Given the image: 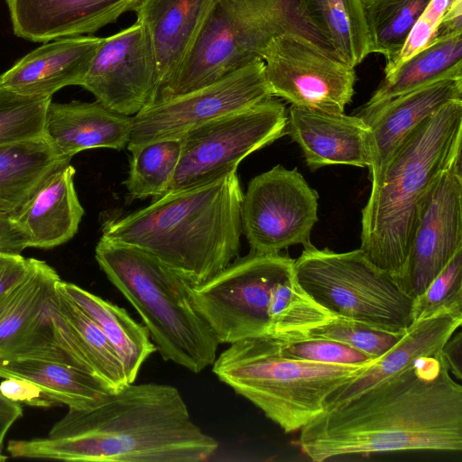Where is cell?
<instances>
[{"label":"cell","instance_id":"2e32d148","mask_svg":"<svg viewBox=\"0 0 462 462\" xmlns=\"http://www.w3.org/2000/svg\"><path fill=\"white\" fill-rule=\"evenodd\" d=\"M462 99V76L448 77L391 98L355 116L369 128V176L374 183L403 140L445 104Z\"/></svg>","mask_w":462,"mask_h":462},{"label":"cell","instance_id":"83f0119b","mask_svg":"<svg viewBox=\"0 0 462 462\" xmlns=\"http://www.w3.org/2000/svg\"><path fill=\"white\" fill-rule=\"evenodd\" d=\"M0 377L32 382L69 409H87L114 392L97 375L55 362L0 358Z\"/></svg>","mask_w":462,"mask_h":462},{"label":"cell","instance_id":"484cf974","mask_svg":"<svg viewBox=\"0 0 462 462\" xmlns=\"http://www.w3.org/2000/svg\"><path fill=\"white\" fill-rule=\"evenodd\" d=\"M56 291L57 287L37 317L0 358L60 363L97 376L82 345L58 307Z\"/></svg>","mask_w":462,"mask_h":462},{"label":"cell","instance_id":"f6af8a7d","mask_svg":"<svg viewBox=\"0 0 462 462\" xmlns=\"http://www.w3.org/2000/svg\"><path fill=\"white\" fill-rule=\"evenodd\" d=\"M7 457L3 456L2 453H0V461H5Z\"/></svg>","mask_w":462,"mask_h":462},{"label":"cell","instance_id":"ba28073f","mask_svg":"<svg viewBox=\"0 0 462 462\" xmlns=\"http://www.w3.org/2000/svg\"><path fill=\"white\" fill-rule=\"evenodd\" d=\"M291 19L288 0H210L191 48L154 102L199 89L262 60L273 38L294 34Z\"/></svg>","mask_w":462,"mask_h":462},{"label":"cell","instance_id":"ee69618b","mask_svg":"<svg viewBox=\"0 0 462 462\" xmlns=\"http://www.w3.org/2000/svg\"><path fill=\"white\" fill-rule=\"evenodd\" d=\"M22 415L23 408L20 403L0 395V448L8 430Z\"/></svg>","mask_w":462,"mask_h":462},{"label":"cell","instance_id":"277c9868","mask_svg":"<svg viewBox=\"0 0 462 462\" xmlns=\"http://www.w3.org/2000/svg\"><path fill=\"white\" fill-rule=\"evenodd\" d=\"M461 143L462 99L445 104L424 119L372 183L362 209L359 249L398 282L422 206L442 173L461 158Z\"/></svg>","mask_w":462,"mask_h":462},{"label":"cell","instance_id":"8d00e7d4","mask_svg":"<svg viewBox=\"0 0 462 462\" xmlns=\"http://www.w3.org/2000/svg\"><path fill=\"white\" fill-rule=\"evenodd\" d=\"M279 349L286 357L325 365H363L377 359L343 343L323 338L279 341Z\"/></svg>","mask_w":462,"mask_h":462},{"label":"cell","instance_id":"cb8c5ba5","mask_svg":"<svg viewBox=\"0 0 462 462\" xmlns=\"http://www.w3.org/2000/svg\"><path fill=\"white\" fill-rule=\"evenodd\" d=\"M209 2L141 0L134 10L151 39L158 72V92L173 78L187 56Z\"/></svg>","mask_w":462,"mask_h":462},{"label":"cell","instance_id":"5b68a950","mask_svg":"<svg viewBox=\"0 0 462 462\" xmlns=\"http://www.w3.org/2000/svg\"><path fill=\"white\" fill-rule=\"evenodd\" d=\"M189 295L220 344L257 337L306 339L337 318L302 290L294 259L280 253L250 251L205 282L190 285Z\"/></svg>","mask_w":462,"mask_h":462},{"label":"cell","instance_id":"ffe728a7","mask_svg":"<svg viewBox=\"0 0 462 462\" xmlns=\"http://www.w3.org/2000/svg\"><path fill=\"white\" fill-rule=\"evenodd\" d=\"M297 35L356 68L370 53L363 0H291Z\"/></svg>","mask_w":462,"mask_h":462},{"label":"cell","instance_id":"9c48e42d","mask_svg":"<svg viewBox=\"0 0 462 462\" xmlns=\"http://www.w3.org/2000/svg\"><path fill=\"white\" fill-rule=\"evenodd\" d=\"M294 273L302 290L337 318L397 334L413 323L414 299L360 249L337 253L304 245Z\"/></svg>","mask_w":462,"mask_h":462},{"label":"cell","instance_id":"4316f807","mask_svg":"<svg viewBox=\"0 0 462 462\" xmlns=\"http://www.w3.org/2000/svg\"><path fill=\"white\" fill-rule=\"evenodd\" d=\"M66 161L70 162L59 156L43 136L0 145V215H15Z\"/></svg>","mask_w":462,"mask_h":462},{"label":"cell","instance_id":"74e56055","mask_svg":"<svg viewBox=\"0 0 462 462\" xmlns=\"http://www.w3.org/2000/svg\"><path fill=\"white\" fill-rule=\"evenodd\" d=\"M453 0H430L412 26L398 55L385 64L384 75L391 74L403 61L435 42L442 15Z\"/></svg>","mask_w":462,"mask_h":462},{"label":"cell","instance_id":"b9f144b4","mask_svg":"<svg viewBox=\"0 0 462 462\" xmlns=\"http://www.w3.org/2000/svg\"><path fill=\"white\" fill-rule=\"evenodd\" d=\"M462 34V0H453L439 23L435 41Z\"/></svg>","mask_w":462,"mask_h":462},{"label":"cell","instance_id":"9a60e30c","mask_svg":"<svg viewBox=\"0 0 462 462\" xmlns=\"http://www.w3.org/2000/svg\"><path fill=\"white\" fill-rule=\"evenodd\" d=\"M462 249L461 158L448 168L420 210L406 268L399 281L414 300Z\"/></svg>","mask_w":462,"mask_h":462},{"label":"cell","instance_id":"4fadbf2b","mask_svg":"<svg viewBox=\"0 0 462 462\" xmlns=\"http://www.w3.org/2000/svg\"><path fill=\"white\" fill-rule=\"evenodd\" d=\"M262 60L273 97L331 113H344L352 100L356 69L300 36L285 33L273 38Z\"/></svg>","mask_w":462,"mask_h":462},{"label":"cell","instance_id":"7c38bea8","mask_svg":"<svg viewBox=\"0 0 462 462\" xmlns=\"http://www.w3.org/2000/svg\"><path fill=\"white\" fill-rule=\"evenodd\" d=\"M319 195L296 168L278 164L254 177L243 195L242 229L251 251L277 254L310 243Z\"/></svg>","mask_w":462,"mask_h":462},{"label":"cell","instance_id":"8992f818","mask_svg":"<svg viewBox=\"0 0 462 462\" xmlns=\"http://www.w3.org/2000/svg\"><path fill=\"white\" fill-rule=\"evenodd\" d=\"M95 256L139 313L165 361L194 374L213 365L220 343L192 303L190 284L149 253L104 236Z\"/></svg>","mask_w":462,"mask_h":462},{"label":"cell","instance_id":"8fae6325","mask_svg":"<svg viewBox=\"0 0 462 462\" xmlns=\"http://www.w3.org/2000/svg\"><path fill=\"white\" fill-rule=\"evenodd\" d=\"M272 97L264 62L254 60L208 86L143 107L132 117L126 148L132 151L157 140L180 138L195 126Z\"/></svg>","mask_w":462,"mask_h":462},{"label":"cell","instance_id":"6da1fadb","mask_svg":"<svg viewBox=\"0 0 462 462\" xmlns=\"http://www.w3.org/2000/svg\"><path fill=\"white\" fill-rule=\"evenodd\" d=\"M312 461L406 450H462V386L442 353L421 356L300 430Z\"/></svg>","mask_w":462,"mask_h":462},{"label":"cell","instance_id":"bcb514c9","mask_svg":"<svg viewBox=\"0 0 462 462\" xmlns=\"http://www.w3.org/2000/svg\"><path fill=\"white\" fill-rule=\"evenodd\" d=\"M0 395H2L1 393H0Z\"/></svg>","mask_w":462,"mask_h":462},{"label":"cell","instance_id":"836d02e7","mask_svg":"<svg viewBox=\"0 0 462 462\" xmlns=\"http://www.w3.org/2000/svg\"><path fill=\"white\" fill-rule=\"evenodd\" d=\"M51 97H28L0 86V145L43 136Z\"/></svg>","mask_w":462,"mask_h":462},{"label":"cell","instance_id":"30bf717a","mask_svg":"<svg viewBox=\"0 0 462 462\" xmlns=\"http://www.w3.org/2000/svg\"><path fill=\"white\" fill-rule=\"evenodd\" d=\"M274 97L187 131L181 136L180 158L168 192L210 182L236 171L250 153L283 136L287 112Z\"/></svg>","mask_w":462,"mask_h":462},{"label":"cell","instance_id":"ac0fdd59","mask_svg":"<svg viewBox=\"0 0 462 462\" xmlns=\"http://www.w3.org/2000/svg\"><path fill=\"white\" fill-rule=\"evenodd\" d=\"M141 0H5L15 36L33 42L94 33Z\"/></svg>","mask_w":462,"mask_h":462},{"label":"cell","instance_id":"e0dca14e","mask_svg":"<svg viewBox=\"0 0 462 462\" xmlns=\"http://www.w3.org/2000/svg\"><path fill=\"white\" fill-rule=\"evenodd\" d=\"M286 134L311 171L328 165L369 167V128L360 117L291 105Z\"/></svg>","mask_w":462,"mask_h":462},{"label":"cell","instance_id":"f546056e","mask_svg":"<svg viewBox=\"0 0 462 462\" xmlns=\"http://www.w3.org/2000/svg\"><path fill=\"white\" fill-rule=\"evenodd\" d=\"M60 281L51 266L32 258L23 280L0 297V357L37 317Z\"/></svg>","mask_w":462,"mask_h":462},{"label":"cell","instance_id":"3957f363","mask_svg":"<svg viewBox=\"0 0 462 462\" xmlns=\"http://www.w3.org/2000/svg\"><path fill=\"white\" fill-rule=\"evenodd\" d=\"M244 192L236 171L169 191L144 208L103 224L102 236L138 247L191 286L238 257Z\"/></svg>","mask_w":462,"mask_h":462},{"label":"cell","instance_id":"ab89813d","mask_svg":"<svg viewBox=\"0 0 462 462\" xmlns=\"http://www.w3.org/2000/svg\"><path fill=\"white\" fill-rule=\"evenodd\" d=\"M32 258L21 254L0 251V297L12 290L27 275Z\"/></svg>","mask_w":462,"mask_h":462},{"label":"cell","instance_id":"52a82bcc","mask_svg":"<svg viewBox=\"0 0 462 462\" xmlns=\"http://www.w3.org/2000/svg\"><path fill=\"white\" fill-rule=\"evenodd\" d=\"M374 362L340 365L292 359L281 354L279 340L257 337L230 344L216 357L212 372L284 432L291 433L325 411L334 390Z\"/></svg>","mask_w":462,"mask_h":462},{"label":"cell","instance_id":"d590c367","mask_svg":"<svg viewBox=\"0 0 462 462\" xmlns=\"http://www.w3.org/2000/svg\"><path fill=\"white\" fill-rule=\"evenodd\" d=\"M454 306L462 307V249L414 300L413 322Z\"/></svg>","mask_w":462,"mask_h":462},{"label":"cell","instance_id":"d6986e66","mask_svg":"<svg viewBox=\"0 0 462 462\" xmlns=\"http://www.w3.org/2000/svg\"><path fill=\"white\" fill-rule=\"evenodd\" d=\"M103 38L71 36L44 43L0 75V86L28 97H51L60 88L80 86Z\"/></svg>","mask_w":462,"mask_h":462},{"label":"cell","instance_id":"f1b7e54d","mask_svg":"<svg viewBox=\"0 0 462 462\" xmlns=\"http://www.w3.org/2000/svg\"><path fill=\"white\" fill-rule=\"evenodd\" d=\"M462 76V34L435 41L384 75L369 100V109L391 98L448 77Z\"/></svg>","mask_w":462,"mask_h":462},{"label":"cell","instance_id":"5bb4252c","mask_svg":"<svg viewBox=\"0 0 462 462\" xmlns=\"http://www.w3.org/2000/svg\"><path fill=\"white\" fill-rule=\"evenodd\" d=\"M97 101L125 116L136 115L156 99L158 72L150 36L136 22L103 38L80 85Z\"/></svg>","mask_w":462,"mask_h":462},{"label":"cell","instance_id":"1f68e13d","mask_svg":"<svg viewBox=\"0 0 462 462\" xmlns=\"http://www.w3.org/2000/svg\"><path fill=\"white\" fill-rule=\"evenodd\" d=\"M181 144V137L162 139L130 151V171L125 184L133 199L160 197L168 192L180 158Z\"/></svg>","mask_w":462,"mask_h":462},{"label":"cell","instance_id":"7402d4cb","mask_svg":"<svg viewBox=\"0 0 462 462\" xmlns=\"http://www.w3.org/2000/svg\"><path fill=\"white\" fill-rule=\"evenodd\" d=\"M66 161L42 180L13 220L28 240L29 247L53 248L78 232L84 209L78 198L75 168Z\"/></svg>","mask_w":462,"mask_h":462},{"label":"cell","instance_id":"e575fe53","mask_svg":"<svg viewBox=\"0 0 462 462\" xmlns=\"http://www.w3.org/2000/svg\"><path fill=\"white\" fill-rule=\"evenodd\" d=\"M402 334L372 328L351 320L335 318L311 330L308 338H323L343 343L379 358L388 352Z\"/></svg>","mask_w":462,"mask_h":462},{"label":"cell","instance_id":"60d3db41","mask_svg":"<svg viewBox=\"0 0 462 462\" xmlns=\"http://www.w3.org/2000/svg\"><path fill=\"white\" fill-rule=\"evenodd\" d=\"M27 247L28 240L13 218L0 215V251L21 254Z\"/></svg>","mask_w":462,"mask_h":462},{"label":"cell","instance_id":"f35d334b","mask_svg":"<svg viewBox=\"0 0 462 462\" xmlns=\"http://www.w3.org/2000/svg\"><path fill=\"white\" fill-rule=\"evenodd\" d=\"M0 393L12 402L30 406L48 408L60 405L37 384L23 378H4L0 382Z\"/></svg>","mask_w":462,"mask_h":462},{"label":"cell","instance_id":"d4e9b609","mask_svg":"<svg viewBox=\"0 0 462 462\" xmlns=\"http://www.w3.org/2000/svg\"><path fill=\"white\" fill-rule=\"evenodd\" d=\"M59 287L101 328L123 365L127 383H134L144 361L157 351L147 328L125 309L76 284L60 280Z\"/></svg>","mask_w":462,"mask_h":462},{"label":"cell","instance_id":"7bdbcfd3","mask_svg":"<svg viewBox=\"0 0 462 462\" xmlns=\"http://www.w3.org/2000/svg\"><path fill=\"white\" fill-rule=\"evenodd\" d=\"M441 353L450 374L461 380L462 333L458 329L445 343Z\"/></svg>","mask_w":462,"mask_h":462},{"label":"cell","instance_id":"603a6c76","mask_svg":"<svg viewBox=\"0 0 462 462\" xmlns=\"http://www.w3.org/2000/svg\"><path fill=\"white\" fill-rule=\"evenodd\" d=\"M461 325L462 307L457 306L439 310L413 322L388 352L359 375L334 390L325 402V411L402 372L418 358L440 353Z\"/></svg>","mask_w":462,"mask_h":462},{"label":"cell","instance_id":"44dd1931","mask_svg":"<svg viewBox=\"0 0 462 462\" xmlns=\"http://www.w3.org/2000/svg\"><path fill=\"white\" fill-rule=\"evenodd\" d=\"M132 117L118 114L98 101L48 105L43 137L61 158L95 148L122 150L127 146Z\"/></svg>","mask_w":462,"mask_h":462},{"label":"cell","instance_id":"7a4b0ae2","mask_svg":"<svg viewBox=\"0 0 462 462\" xmlns=\"http://www.w3.org/2000/svg\"><path fill=\"white\" fill-rule=\"evenodd\" d=\"M218 443L191 419L169 384L127 383L94 406L69 409L48 438L10 440L14 457L91 462H195Z\"/></svg>","mask_w":462,"mask_h":462},{"label":"cell","instance_id":"4dcf8cb0","mask_svg":"<svg viewBox=\"0 0 462 462\" xmlns=\"http://www.w3.org/2000/svg\"><path fill=\"white\" fill-rule=\"evenodd\" d=\"M430 0H363L371 53L386 63L400 52L412 26Z\"/></svg>","mask_w":462,"mask_h":462},{"label":"cell","instance_id":"d6a6232c","mask_svg":"<svg viewBox=\"0 0 462 462\" xmlns=\"http://www.w3.org/2000/svg\"><path fill=\"white\" fill-rule=\"evenodd\" d=\"M56 300L97 376L114 392L126 385L128 383L123 365L106 337L97 323L60 290L59 283Z\"/></svg>","mask_w":462,"mask_h":462}]
</instances>
